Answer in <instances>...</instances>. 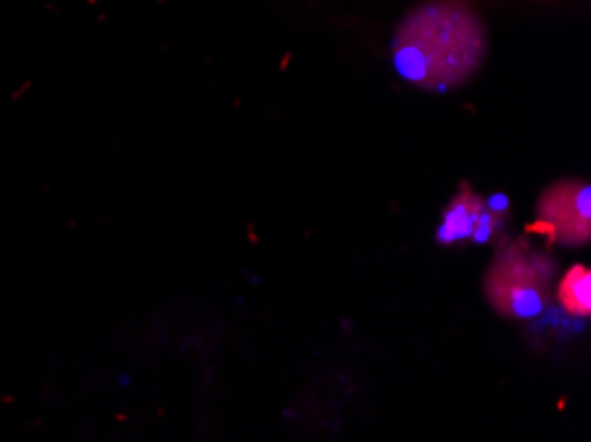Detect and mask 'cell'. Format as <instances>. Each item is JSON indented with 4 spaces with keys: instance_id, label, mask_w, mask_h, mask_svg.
<instances>
[{
    "instance_id": "cell-1",
    "label": "cell",
    "mask_w": 591,
    "mask_h": 442,
    "mask_svg": "<svg viewBox=\"0 0 591 442\" xmlns=\"http://www.w3.org/2000/svg\"><path fill=\"white\" fill-rule=\"evenodd\" d=\"M488 50L485 27L462 0H430L398 24L393 64L406 82L443 93L477 71Z\"/></svg>"
},
{
    "instance_id": "cell-2",
    "label": "cell",
    "mask_w": 591,
    "mask_h": 442,
    "mask_svg": "<svg viewBox=\"0 0 591 442\" xmlns=\"http://www.w3.org/2000/svg\"><path fill=\"white\" fill-rule=\"evenodd\" d=\"M557 262L533 244L504 241L485 273V297L504 318L533 321L554 300Z\"/></svg>"
},
{
    "instance_id": "cell-3",
    "label": "cell",
    "mask_w": 591,
    "mask_h": 442,
    "mask_svg": "<svg viewBox=\"0 0 591 442\" xmlns=\"http://www.w3.org/2000/svg\"><path fill=\"white\" fill-rule=\"evenodd\" d=\"M536 233L551 244L583 246L591 238V188L586 180H560L541 193L536 207Z\"/></svg>"
},
{
    "instance_id": "cell-4",
    "label": "cell",
    "mask_w": 591,
    "mask_h": 442,
    "mask_svg": "<svg viewBox=\"0 0 591 442\" xmlns=\"http://www.w3.org/2000/svg\"><path fill=\"white\" fill-rule=\"evenodd\" d=\"M485 209V199L475 193L469 186H462L448 199L438 228V244H459L472 238L480 212Z\"/></svg>"
},
{
    "instance_id": "cell-5",
    "label": "cell",
    "mask_w": 591,
    "mask_h": 442,
    "mask_svg": "<svg viewBox=\"0 0 591 442\" xmlns=\"http://www.w3.org/2000/svg\"><path fill=\"white\" fill-rule=\"evenodd\" d=\"M557 302L567 315L586 318L591 313V273L583 262H575L557 286Z\"/></svg>"
},
{
    "instance_id": "cell-6",
    "label": "cell",
    "mask_w": 591,
    "mask_h": 442,
    "mask_svg": "<svg viewBox=\"0 0 591 442\" xmlns=\"http://www.w3.org/2000/svg\"><path fill=\"white\" fill-rule=\"evenodd\" d=\"M506 220H509V217H501V214L491 212L488 207H485V209L480 212V217H477L475 231H472V241H475V244H488V241H493V238L504 231Z\"/></svg>"
}]
</instances>
